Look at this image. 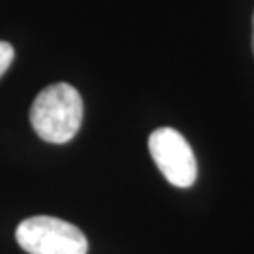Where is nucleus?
<instances>
[{"label":"nucleus","instance_id":"nucleus-1","mask_svg":"<svg viewBox=\"0 0 254 254\" xmlns=\"http://www.w3.org/2000/svg\"><path fill=\"white\" fill-rule=\"evenodd\" d=\"M83 123V100L75 87L55 83L38 94L30 108V125L47 143H68Z\"/></svg>","mask_w":254,"mask_h":254},{"label":"nucleus","instance_id":"nucleus-2","mask_svg":"<svg viewBox=\"0 0 254 254\" xmlns=\"http://www.w3.org/2000/svg\"><path fill=\"white\" fill-rule=\"evenodd\" d=\"M19 247L28 254H87V237L63 218L38 215L25 218L15 230Z\"/></svg>","mask_w":254,"mask_h":254},{"label":"nucleus","instance_id":"nucleus-3","mask_svg":"<svg viewBox=\"0 0 254 254\" xmlns=\"http://www.w3.org/2000/svg\"><path fill=\"white\" fill-rule=\"evenodd\" d=\"M149 151L154 164L173 187H192L198 177V164L190 145L173 128H158L149 137Z\"/></svg>","mask_w":254,"mask_h":254},{"label":"nucleus","instance_id":"nucleus-4","mask_svg":"<svg viewBox=\"0 0 254 254\" xmlns=\"http://www.w3.org/2000/svg\"><path fill=\"white\" fill-rule=\"evenodd\" d=\"M13 47L9 46L8 42H0V77L4 75V72L9 68V64L13 61Z\"/></svg>","mask_w":254,"mask_h":254},{"label":"nucleus","instance_id":"nucleus-5","mask_svg":"<svg viewBox=\"0 0 254 254\" xmlns=\"http://www.w3.org/2000/svg\"><path fill=\"white\" fill-rule=\"evenodd\" d=\"M253 49H254V19H253Z\"/></svg>","mask_w":254,"mask_h":254}]
</instances>
